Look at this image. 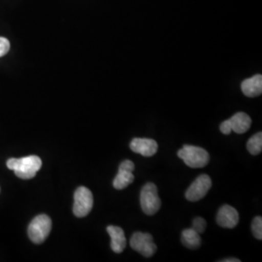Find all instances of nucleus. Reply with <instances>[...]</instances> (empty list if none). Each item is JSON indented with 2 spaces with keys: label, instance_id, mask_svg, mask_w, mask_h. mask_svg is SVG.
I'll list each match as a JSON object with an SVG mask.
<instances>
[{
  "label": "nucleus",
  "instance_id": "13",
  "mask_svg": "<svg viewBox=\"0 0 262 262\" xmlns=\"http://www.w3.org/2000/svg\"><path fill=\"white\" fill-rule=\"evenodd\" d=\"M231 130L237 134H243L250 129L252 125V119L246 113H236L229 120Z\"/></svg>",
  "mask_w": 262,
  "mask_h": 262
},
{
  "label": "nucleus",
  "instance_id": "18",
  "mask_svg": "<svg viewBox=\"0 0 262 262\" xmlns=\"http://www.w3.org/2000/svg\"><path fill=\"white\" fill-rule=\"evenodd\" d=\"M10 50V42L5 37H0V57L4 56Z\"/></svg>",
  "mask_w": 262,
  "mask_h": 262
},
{
  "label": "nucleus",
  "instance_id": "9",
  "mask_svg": "<svg viewBox=\"0 0 262 262\" xmlns=\"http://www.w3.org/2000/svg\"><path fill=\"white\" fill-rule=\"evenodd\" d=\"M130 150L143 157L150 158L157 154L159 145L152 139L148 138H134L130 142Z\"/></svg>",
  "mask_w": 262,
  "mask_h": 262
},
{
  "label": "nucleus",
  "instance_id": "2",
  "mask_svg": "<svg viewBox=\"0 0 262 262\" xmlns=\"http://www.w3.org/2000/svg\"><path fill=\"white\" fill-rule=\"evenodd\" d=\"M178 157L191 168L205 167L210 161V155L206 150L190 145H185L179 150Z\"/></svg>",
  "mask_w": 262,
  "mask_h": 262
},
{
  "label": "nucleus",
  "instance_id": "19",
  "mask_svg": "<svg viewBox=\"0 0 262 262\" xmlns=\"http://www.w3.org/2000/svg\"><path fill=\"white\" fill-rule=\"evenodd\" d=\"M220 129L221 131L225 134V135H229L232 130H231V126H230V123L229 121H225V122H222V124L220 125Z\"/></svg>",
  "mask_w": 262,
  "mask_h": 262
},
{
  "label": "nucleus",
  "instance_id": "10",
  "mask_svg": "<svg viewBox=\"0 0 262 262\" xmlns=\"http://www.w3.org/2000/svg\"><path fill=\"white\" fill-rule=\"evenodd\" d=\"M216 223L224 228H234L239 223V214L233 207L224 205L217 212Z\"/></svg>",
  "mask_w": 262,
  "mask_h": 262
},
{
  "label": "nucleus",
  "instance_id": "15",
  "mask_svg": "<svg viewBox=\"0 0 262 262\" xmlns=\"http://www.w3.org/2000/svg\"><path fill=\"white\" fill-rule=\"evenodd\" d=\"M247 148L250 154L253 156H257L262 150V133L258 132L250 138L247 144Z\"/></svg>",
  "mask_w": 262,
  "mask_h": 262
},
{
  "label": "nucleus",
  "instance_id": "20",
  "mask_svg": "<svg viewBox=\"0 0 262 262\" xmlns=\"http://www.w3.org/2000/svg\"><path fill=\"white\" fill-rule=\"evenodd\" d=\"M223 262H240V259L237 258H227V259H224L222 260Z\"/></svg>",
  "mask_w": 262,
  "mask_h": 262
},
{
  "label": "nucleus",
  "instance_id": "16",
  "mask_svg": "<svg viewBox=\"0 0 262 262\" xmlns=\"http://www.w3.org/2000/svg\"><path fill=\"white\" fill-rule=\"evenodd\" d=\"M252 231L253 234L256 239H262V217L261 216H255L252 223Z\"/></svg>",
  "mask_w": 262,
  "mask_h": 262
},
{
  "label": "nucleus",
  "instance_id": "8",
  "mask_svg": "<svg viewBox=\"0 0 262 262\" xmlns=\"http://www.w3.org/2000/svg\"><path fill=\"white\" fill-rule=\"evenodd\" d=\"M134 169H135V165L131 160L126 159L122 161L119 167V172L116 178L113 181V187L119 190L128 187L134 182V175H133Z\"/></svg>",
  "mask_w": 262,
  "mask_h": 262
},
{
  "label": "nucleus",
  "instance_id": "12",
  "mask_svg": "<svg viewBox=\"0 0 262 262\" xmlns=\"http://www.w3.org/2000/svg\"><path fill=\"white\" fill-rule=\"evenodd\" d=\"M241 90L248 97L259 96L262 94V76L258 74L246 79L241 84Z\"/></svg>",
  "mask_w": 262,
  "mask_h": 262
},
{
  "label": "nucleus",
  "instance_id": "5",
  "mask_svg": "<svg viewBox=\"0 0 262 262\" xmlns=\"http://www.w3.org/2000/svg\"><path fill=\"white\" fill-rule=\"evenodd\" d=\"M94 207V195L92 191L84 187H78L74 193L73 213L77 217H84L89 215Z\"/></svg>",
  "mask_w": 262,
  "mask_h": 262
},
{
  "label": "nucleus",
  "instance_id": "14",
  "mask_svg": "<svg viewBox=\"0 0 262 262\" xmlns=\"http://www.w3.org/2000/svg\"><path fill=\"white\" fill-rule=\"evenodd\" d=\"M181 240H182L183 245L190 250H195L201 245L200 235L192 228H187V229L183 230Z\"/></svg>",
  "mask_w": 262,
  "mask_h": 262
},
{
  "label": "nucleus",
  "instance_id": "6",
  "mask_svg": "<svg viewBox=\"0 0 262 262\" xmlns=\"http://www.w3.org/2000/svg\"><path fill=\"white\" fill-rule=\"evenodd\" d=\"M130 247L145 257H150L157 252V245L149 233L135 232L131 237Z\"/></svg>",
  "mask_w": 262,
  "mask_h": 262
},
{
  "label": "nucleus",
  "instance_id": "4",
  "mask_svg": "<svg viewBox=\"0 0 262 262\" xmlns=\"http://www.w3.org/2000/svg\"><path fill=\"white\" fill-rule=\"evenodd\" d=\"M140 203L141 208L146 215H152L158 213L161 206V201L159 199L158 187L154 183H148L142 188Z\"/></svg>",
  "mask_w": 262,
  "mask_h": 262
},
{
  "label": "nucleus",
  "instance_id": "1",
  "mask_svg": "<svg viewBox=\"0 0 262 262\" xmlns=\"http://www.w3.org/2000/svg\"><path fill=\"white\" fill-rule=\"evenodd\" d=\"M6 164L19 178L29 180L34 178L42 167V160L37 156H29L21 159H9Z\"/></svg>",
  "mask_w": 262,
  "mask_h": 262
},
{
  "label": "nucleus",
  "instance_id": "3",
  "mask_svg": "<svg viewBox=\"0 0 262 262\" xmlns=\"http://www.w3.org/2000/svg\"><path fill=\"white\" fill-rule=\"evenodd\" d=\"M52 229V220L47 215L35 216L28 225L29 239L35 244H42L48 238Z\"/></svg>",
  "mask_w": 262,
  "mask_h": 262
},
{
  "label": "nucleus",
  "instance_id": "11",
  "mask_svg": "<svg viewBox=\"0 0 262 262\" xmlns=\"http://www.w3.org/2000/svg\"><path fill=\"white\" fill-rule=\"evenodd\" d=\"M107 232L111 237V249L116 253H122L126 247V239L122 227L109 225Z\"/></svg>",
  "mask_w": 262,
  "mask_h": 262
},
{
  "label": "nucleus",
  "instance_id": "7",
  "mask_svg": "<svg viewBox=\"0 0 262 262\" xmlns=\"http://www.w3.org/2000/svg\"><path fill=\"white\" fill-rule=\"evenodd\" d=\"M212 187V180L206 175H200L196 180L190 185L186 191V198L188 201L195 202L205 196L207 192Z\"/></svg>",
  "mask_w": 262,
  "mask_h": 262
},
{
  "label": "nucleus",
  "instance_id": "17",
  "mask_svg": "<svg viewBox=\"0 0 262 262\" xmlns=\"http://www.w3.org/2000/svg\"><path fill=\"white\" fill-rule=\"evenodd\" d=\"M207 223L203 217H195L192 222V229L195 230L197 233L201 234L206 230Z\"/></svg>",
  "mask_w": 262,
  "mask_h": 262
}]
</instances>
